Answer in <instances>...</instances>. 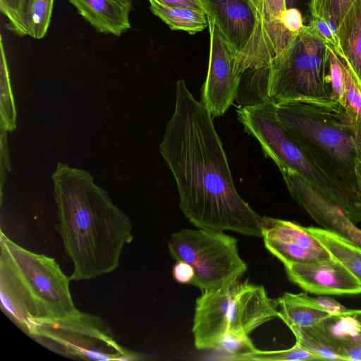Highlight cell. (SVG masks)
I'll list each match as a JSON object with an SVG mask.
<instances>
[{"label":"cell","mask_w":361,"mask_h":361,"mask_svg":"<svg viewBox=\"0 0 361 361\" xmlns=\"http://www.w3.org/2000/svg\"><path fill=\"white\" fill-rule=\"evenodd\" d=\"M277 299L264 286L238 280L224 287L202 291L195 301L192 324L198 350H217L227 336L249 335L279 317Z\"/></svg>","instance_id":"obj_6"},{"label":"cell","mask_w":361,"mask_h":361,"mask_svg":"<svg viewBox=\"0 0 361 361\" xmlns=\"http://www.w3.org/2000/svg\"><path fill=\"white\" fill-rule=\"evenodd\" d=\"M257 348L248 335H231L224 338L216 350L227 354V360H234L240 355L253 352Z\"/></svg>","instance_id":"obj_28"},{"label":"cell","mask_w":361,"mask_h":361,"mask_svg":"<svg viewBox=\"0 0 361 361\" xmlns=\"http://www.w3.org/2000/svg\"><path fill=\"white\" fill-rule=\"evenodd\" d=\"M153 14L173 30H181L195 35L208 27L207 14L189 8L166 6L154 0H148Z\"/></svg>","instance_id":"obj_20"},{"label":"cell","mask_w":361,"mask_h":361,"mask_svg":"<svg viewBox=\"0 0 361 361\" xmlns=\"http://www.w3.org/2000/svg\"><path fill=\"white\" fill-rule=\"evenodd\" d=\"M97 32L116 37L131 27V0H68Z\"/></svg>","instance_id":"obj_15"},{"label":"cell","mask_w":361,"mask_h":361,"mask_svg":"<svg viewBox=\"0 0 361 361\" xmlns=\"http://www.w3.org/2000/svg\"><path fill=\"white\" fill-rule=\"evenodd\" d=\"M159 152L175 179L179 207L192 225L262 238L264 216L238 192L213 116L184 80L176 82Z\"/></svg>","instance_id":"obj_1"},{"label":"cell","mask_w":361,"mask_h":361,"mask_svg":"<svg viewBox=\"0 0 361 361\" xmlns=\"http://www.w3.org/2000/svg\"><path fill=\"white\" fill-rule=\"evenodd\" d=\"M157 3L166 6L189 8L205 13L200 0H154Z\"/></svg>","instance_id":"obj_34"},{"label":"cell","mask_w":361,"mask_h":361,"mask_svg":"<svg viewBox=\"0 0 361 361\" xmlns=\"http://www.w3.org/2000/svg\"><path fill=\"white\" fill-rule=\"evenodd\" d=\"M262 236L266 248L283 265L310 263L331 258L322 244L305 226L264 216Z\"/></svg>","instance_id":"obj_12"},{"label":"cell","mask_w":361,"mask_h":361,"mask_svg":"<svg viewBox=\"0 0 361 361\" xmlns=\"http://www.w3.org/2000/svg\"><path fill=\"white\" fill-rule=\"evenodd\" d=\"M290 295L295 300L314 309L327 312L335 317H346L350 310L329 297L312 298L306 293H290Z\"/></svg>","instance_id":"obj_27"},{"label":"cell","mask_w":361,"mask_h":361,"mask_svg":"<svg viewBox=\"0 0 361 361\" xmlns=\"http://www.w3.org/2000/svg\"><path fill=\"white\" fill-rule=\"evenodd\" d=\"M355 0H331L333 15L338 26Z\"/></svg>","instance_id":"obj_33"},{"label":"cell","mask_w":361,"mask_h":361,"mask_svg":"<svg viewBox=\"0 0 361 361\" xmlns=\"http://www.w3.org/2000/svg\"><path fill=\"white\" fill-rule=\"evenodd\" d=\"M283 178L292 197L319 225L361 247V229L338 204L293 170L285 171Z\"/></svg>","instance_id":"obj_13"},{"label":"cell","mask_w":361,"mask_h":361,"mask_svg":"<svg viewBox=\"0 0 361 361\" xmlns=\"http://www.w3.org/2000/svg\"><path fill=\"white\" fill-rule=\"evenodd\" d=\"M265 35L274 57L281 53L295 35L283 25L286 0H257Z\"/></svg>","instance_id":"obj_19"},{"label":"cell","mask_w":361,"mask_h":361,"mask_svg":"<svg viewBox=\"0 0 361 361\" xmlns=\"http://www.w3.org/2000/svg\"><path fill=\"white\" fill-rule=\"evenodd\" d=\"M30 337L49 350L70 358L124 361L145 359V355L121 346L100 317L82 312L68 319L42 324Z\"/></svg>","instance_id":"obj_9"},{"label":"cell","mask_w":361,"mask_h":361,"mask_svg":"<svg viewBox=\"0 0 361 361\" xmlns=\"http://www.w3.org/2000/svg\"><path fill=\"white\" fill-rule=\"evenodd\" d=\"M236 57L241 77L273 59L257 0H200Z\"/></svg>","instance_id":"obj_10"},{"label":"cell","mask_w":361,"mask_h":361,"mask_svg":"<svg viewBox=\"0 0 361 361\" xmlns=\"http://www.w3.org/2000/svg\"><path fill=\"white\" fill-rule=\"evenodd\" d=\"M172 274L174 279L182 284H192L195 278V271L192 267L180 260L175 263Z\"/></svg>","instance_id":"obj_32"},{"label":"cell","mask_w":361,"mask_h":361,"mask_svg":"<svg viewBox=\"0 0 361 361\" xmlns=\"http://www.w3.org/2000/svg\"><path fill=\"white\" fill-rule=\"evenodd\" d=\"M57 229L73 264L71 281H87L114 271L133 239L129 217L82 169L59 163L51 176Z\"/></svg>","instance_id":"obj_2"},{"label":"cell","mask_w":361,"mask_h":361,"mask_svg":"<svg viewBox=\"0 0 361 361\" xmlns=\"http://www.w3.org/2000/svg\"><path fill=\"white\" fill-rule=\"evenodd\" d=\"M171 256L192 267L191 285L202 291L217 289L235 282L247 271L239 255L238 241L223 231L199 228L173 233L168 243Z\"/></svg>","instance_id":"obj_8"},{"label":"cell","mask_w":361,"mask_h":361,"mask_svg":"<svg viewBox=\"0 0 361 361\" xmlns=\"http://www.w3.org/2000/svg\"><path fill=\"white\" fill-rule=\"evenodd\" d=\"M54 0H27L24 23L27 35L40 39L49 28Z\"/></svg>","instance_id":"obj_22"},{"label":"cell","mask_w":361,"mask_h":361,"mask_svg":"<svg viewBox=\"0 0 361 361\" xmlns=\"http://www.w3.org/2000/svg\"><path fill=\"white\" fill-rule=\"evenodd\" d=\"M322 360L319 356L302 347L298 343L286 350H260L239 356L235 361H304Z\"/></svg>","instance_id":"obj_23"},{"label":"cell","mask_w":361,"mask_h":361,"mask_svg":"<svg viewBox=\"0 0 361 361\" xmlns=\"http://www.w3.org/2000/svg\"><path fill=\"white\" fill-rule=\"evenodd\" d=\"M239 121L259 142L266 156L277 166L293 169L330 199L338 198L343 187L330 177L276 117V104L269 101L240 106Z\"/></svg>","instance_id":"obj_7"},{"label":"cell","mask_w":361,"mask_h":361,"mask_svg":"<svg viewBox=\"0 0 361 361\" xmlns=\"http://www.w3.org/2000/svg\"><path fill=\"white\" fill-rule=\"evenodd\" d=\"M276 114L330 177L359 195L356 166L361 159V137L342 104L288 102L276 104Z\"/></svg>","instance_id":"obj_4"},{"label":"cell","mask_w":361,"mask_h":361,"mask_svg":"<svg viewBox=\"0 0 361 361\" xmlns=\"http://www.w3.org/2000/svg\"><path fill=\"white\" fill-rule=\"evenodd\" d=\"M357 331L361 333V310H350L348 316Z\"/></svg>","instance_id":"obj_35"},{"label":"cell","mask_w":361,"mask_h":361,"mask_svg":"<svg viewBox=\"0 0 361 361\" xmlns=\"http://www.w3.org/2000/svg\"><path fill=\"white\" fill-rule=\"evenodd\" d=\"M328 320L309 327L291 326L288 328L297 343L322 360H346L338 336L331 333L329 328Z\"/></svg>","instance_id":"obj_16"},{"label":"cell","mask_w":361,"mask_h":361,"mask_svg":"<svg viewBox=\"0 0 361 361\" xmlns=\"http://www.w3.org/2000/svg\"><path fill=\"white\" fill-rule=\"evenodd\" d=\"M343 57L361 84V0H355L339 25Z\"/></svg>","instance_id":"obj_18"},{"label":"cell","mask_w":361,"mask_h":361,"mask_svg":"<svg viewBox=\"0 0 361 361\" xmlns=\"http://www.w3.org/2000/svg\"><path fill=\"white\" fill-rule=\"evenodd\" d=\"M279 317L288 327H309L329 319L331 314L317 310L295 300L290 293H285L278 299Z\"/></svg>","instance_id":"obj_21"},{"label":"cell","mask_w":361,"mask_h":361,"mask_svg":"<svg viewBox=\"0 0 361 361\" xmlns=\"http://www.w3.org/2000/svg\"><path fill=\"white\" fill-rule=\"evenodd\" d=\"M0 298L3 312L30 336L39 326L78 316L70 277L52 257L0 235Z\"/></svg>","instance_id":"obj_3"},{"label":"cell","mask_w":361,"mask_h":361,"mask_svg":"<svg viewBox=\"0 0 361 361\" xmlns=\"http://www.w3.org/2000/svg\"><path fill=\"white\" fill-rule=\"evenodd\" d=\"M329 46L307 25L265 66L247 73L245 105L269 101H332L328 91ZM245 73V74H246Z\"/></svg>","instance_id":"obj_5"},{"label":"cell","mask_w":361,"mask_h":361,"mask_svg":"<svg viewBox=\"0 0 361 361\" xmlns=\"http://www.w3.org/2000/svg\"><path fill=\"white\" fill-rule=\"evenodd\" d=\"M289 280L306 292L317 295H357L361 285L338 261L329 259L310 263L284 264Z\"/></svg>","instance_id":"obj_14"},{"label":"cell","mask_w":361,"mask_h":361,"mask_svg":"<svg viewBox=\"0 0 361 361\" xmlns=\"http://www.w3.org/2000/svg\"><path fill=\"white\" fill-rule=\"evenodd\" d=\"M312 19L338 24L331 9V0H310Z\"/></svg>","instance_id":"obj_30"},{"label":"cell","mask_w":361,"mask_h":361,"mask_svg":"<svg viewBox=\"0 0 361 361\" xmlns=\"http://www.w3.org/2000/svg\"><path fill=\"white\" fill-rule=\"evenodd\" d=\"M1 130L6 132L12 131L16 128V111L2 40H1Z\"/></svg>","instance_id":"obj_24"},{"label":"cell","mask_w":361,"mask_h":361,"mask_svg":"<svg viewBox=\"0 0 361 361\" xmlns=\"http://www.w3.org/2000/svg\"><path fill=\"white\" fill-rule=\"evenodd\" d=\"M284 27L291 34L299 33L305 27L300 11L295 8H287L282 16Z\"/></svg>","instance_id":"obj_31"},{"label":"cell","mask_w":361,"mask_h":361,"mask_svg":"<svg viewBox=\"0 0 361 361\" xmlns=\"http://www.w3.org/2000/svg\"><path fill=\"white\" fill-rule=\"evenodd\" d=\"M27 0H0L1 12L7 18L6 27L19 36L27 35L24 16Z\"/></svg>","instance_id":"obj_26"},{"label":"cell","mask_w":361,"mask_h":361,"mask_svg":"<svg viewBox=\"0 0 361 361\" xmlns=\"http://www.w3.org/2000/svg\"><path fill=\"white\" fill-rule=\"evenodd\" d=\"M210 37L208 72L202 101L213 117L223 116L236 100L241 75L236 57L215 23L207 17Z\"/></svg>","instance_id":"obj_11"},{"label":"cell","mask_w":361,"mask_h":361,"mask_svg":"<svg viewBox=\"0 0 361 361\" xmlns=\"http://www.w3.org/2000/svg\"><path fill=\"white\" fill-rule=\"evenodd\" d=\"M360 180H361V171H360Z\"/></svg>","instance_id":"obj_36"},{"label":"cell","mask_w":361,"mask_h":361,"mask_svg":"<svg viewBox=\"0 0 361 361\" xmlns=\"http://www.w3.org/2000/svg\"><path fill=\"white\" fill-rule=\"evenodd\" d=\"M329 66L327 74L329 94L332 101L343 105L345 90L342 63L334 49L330 46H329Z\"/></svg>","instance_id":"obj_25"},{"label":"cell","mask_w":361,"mask_h":361,"mask_svg":"<svg viewBox=\"0 0 361 361\" xmlns=\"http://www.w3.org/2000/svg\"><path fill=\"white\" fill-rule=\"evenodd\" d=\"M305 228L322 244L331 257L340 262L361 285V247L333 231L313 226H305Z\"/></svg>","instance_id":"obj_17"},{"label":"cell","mask_w":361,"mask_h":361,"mask_svg":"<svg viewBox=\"0 0 361 361\" xmlns=\"http://www.w3.org/2000/svg\"><path fill=\"white\" fill-rule=\"evenodd\" d=\"M344 350L346 360L361 361V333L337 335Z\"/></svg>","instance_id":"obj_29"}]
</instances>
